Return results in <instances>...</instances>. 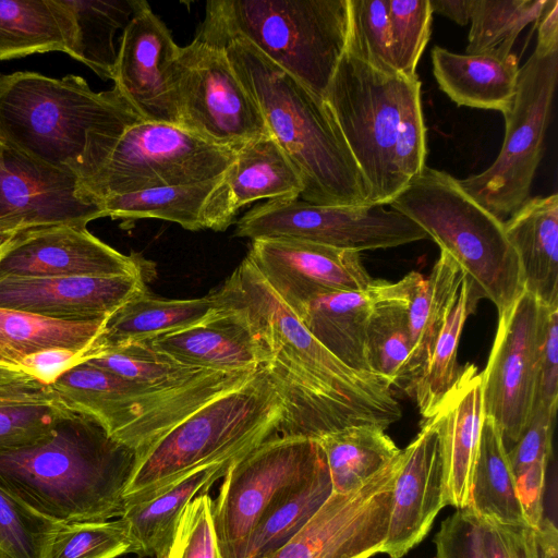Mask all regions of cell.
<instances>
[{"mask_svg":"<svg viewBox=\"0 0 558 558\" xmlns=\"http://www.w3.org/2000/svg\"><path fill=\"white\" fill-rule=\"evenodd\" d=\"M213 292L220 304L242 314L262 350L260 367L282 401L281 436L317 441L354 425L386 429L401 417L391 387L326 349L247 256Z\"/></svg>","mask_w":558,"mask_h":558,"instance_id":"cell-1","label":"cell"},{"mask_svg":"<svg viewBox=\"0 0 558 558\" xmlns=\"http://www.w3.org/2000/svg\"><path fill=\"white\" fill-rule=\"evenodd\" d=\"M140 121L114 87L95 92L74 74H0V144L33 163L75 175L80 186Z\"/></svg>","mask_w":558,"mask_h":558,"instance_id":"cell-2","label":"cell"},{"mask_svg":"<svg viewBox=\"0 0 558 558\" xmlns=\"http://www.w3.org/2000/svg\"><path fill=\"white\" fill-rule=\"evenodd\" d=\"M137 452L65 410L36 444L0 453V486L58 523L121 517Z\"/></svg>","mask_w":558,"mask_h":558,"instance_id":"cell-3","label":"cell"},{"mask_svg":"<svg viewBox=\"0 0 558 558\" xmlns=\"http://www.w3.org/2000/svg\"><path fill=\"white\" fill-rule=\"evenodd\" d=\"M324 100L366 183L367 205H389L426 167L418 76L378 71L344 50Z\"/></svg>","mask_w":558,"mask_h":558,"instance_id":"cell-4","label":"cell"},{"mask_svg":"<svg viewBox=\"0 0 558 558\" xmlns=\"http://www.w3.org/2000/svg\"><path fill=\"white\" fill-rule=\"evenodd\" d=\"M196 37L219 45L257 104L270 135L299 171L301 198L317 205H367V186L325 100L242 38Z\"/></svg>","mask_w":558,"mask_h":558,"instance_id":"cell-5","label":"cell"},{"mask_svg":"<svg viewBox=\"0 0 558 558\" xmlns=\"http://www.w3.org/2000/svg\"><path fill=\"white\" fill-rule=\"evenodd\" d=\"M389 206L418 225L458 264L473 311L487 299L500 314L524 291L520 260L504 221L448 172L426 166Z\"/></svg>","mask_w":558,"mask_h":558,"instance_id":"cell-6","label":"cell"},{"mask_svg":"<svg viewBox=\"0 0 558 558\" xmlns=\"http://www.w3.org/2000/svg\"><path fill=\"white\" fill-rule=\"evenodd\" d=\"M348 27V0H211L197 32L248 41L324 99Z\"/></svg>","mask_w":558,"mask_h":558,"instance_id":"cell-7","label":"cell"},{"mask_svg":"<svg viewBox=\"0 0 558 558\" xmlns=\"http://www.w3.org/2000/svg\"><path fill=\"white\" fill-rule=\"evenodd\" d=\"M282 401L259 367L207 402L138 456L124 499L142 497L214 462L246 454L277 435Z\"/></svg>","mask_w":558,"mask_h":558,"instance_id":"cell-8","label":"cell"},{"mask_svg":"<svg viewBox=\"0 0 558 558\" xmlns=\"http://www.w3.org/2000/svg\"><path fill=\"white\" fill-rule=\"evenodd\" d=\"M255 372H211L185 387L154 390L80 362L48 385L68 410L99 422L140 456L213 399L244 385Z\"/></svg>","mask_w":558,"mask_h":558,"instance_id":"cell-9","label":"cell"},{"mask_svg":"<svg viewBox=\"0 0 558 558\" xmlns=\"http://www.w3.org/2000/svg\"><path fill=\"white\" fill-rule=\"evenodd\" d=\"M558 78V40L536 39L519 69L515 95L505 117V137L495 161L459 180L464 191L499 220H507L531 196L543 156Z\"/></svg>","mask_w":558,"mask_h":558,"instance_id":"cell-10","label":"cell"},{"mask_svg":"<svg viewBox=\"0 0 558 558\" xmlns=\"http://www.w3.org/2000/svg\"><path fill=\"white\" fill-rule=\"evenodd\" d=\"M238 149L218 146L175 125L140 121L122 134L101 168L83 185L90 201L219 178Z\"/></svg>","mask_w":558,"mask_h":558,"instance_id":"cell-11","label":"cell"},{"mask_svg":"<svg viewBox=\"0 0 558 558\" xmlns=\"http://www.w3.org/2000/svg\"><path fill=\"white\" fill-rule=\"evenodd\" d=\"M234 235L300 240L357 253L428 238L413 220L383 205L325 206L301 197L268 199L253 207L236 222Z\"/></svg>","mask_w":558,"mask_h":558,"instance_id":"cell-12","label":"cell"},{"mask_svg":"<svg viewBox=\"0 0 558 558\" xmlns=\"http://www.w3.org/2000/svg\"><path fill=\"white\" fill-rule=\"evenodd\" d=\"M324 463L316 440L281 435L263 441L235 460L213 501L214 525L222 558H241L254 525L268 506Z\"/></svg>","mask_w":558,"mask_h":558,"instance_id":"cell-13","label":"cell"},{"mask_svg":"<svg viewBox=\"0 0 558 558\" xmlns=\"http://www.w3.org/2000/svg\"><path fill=\"white\" fill-rule=\"evenodd\" d=\"M177 96L179 128L206 142L239 149L270 135L257 104L219 45L195 36L180 48Z\"/></svg>","mask_w":558,"mask_h":558,"instance_id":"cell-14","label":"cell"},{"mask_svg":"<svg viewBox=\"0 0 558 558\" xmlns=\"http://www.w3.org/2000/svg\"><path fill=\"white\" fill-rule=\"evenodd\" d=\"M549 307L523 291L499 314L482 372L484 413L499 427L507 451L519 440L536 408L539 353Z\"/></svg>","mask_w":558,"mask_h":558,"instance_id":"cell-15","label":"cell"},{"mask_svg":"<svg viewBox=\"0 0 558 558\" xmlns=\"http://www.w3.org/2000/svg\"><path fill=\"white\" fill-rule=\"evenodd\" d=\"M400 465L396 458L353 490L332 492L293 537L260 558H371L381 553Z\"/></svg>","mask_w":558,"mask_h":558,"instance_id":"cell-16","label":"cell"},{"mask_svg":"<svg viewBox=\"0 0 558 558\" xmlns=\"http://www.w3.org/2000/svg\"><path fill=\"white\" fill-rule=\"evenodd\" d=\"M180 48L150 5L136 0L135 11L120 39L112 81L143 121L179 126Z\"/></svg>","mask_w":558,"mask_h":558,"instance_id":"cell-17","label":"cell"},{"mask_svg":"<svg viewBox=\"0 0 558 558\" xmlns=\"http://www.w3.org/2000/svg\"><path fill=\"white\" fill-rule=\"evenodd\" d=\"M247 257L296 316L315 296L361 290L375 280L363 265L360 253L313 242L254 240Z\"/></svg>","mask_w":558,"mask_h":558,"instance_id":"cell-18","label":"cell"},{"mask_svg":"<svg viewBox=\"0 0 558 558\" xmlns=\"http://www.w3.org/2000/svg\"><path fill=\"white\" fill-rule=\"evenodd\" d=\"M98 218H104L101 206L82 193L75 175L5 150L0 167V231L86 227Z\"/></svg>","mask_w":558,"mask_h":558,"instance_id":"cell-19","label":"cell"},{"mask_svg":"<svg viewBox=\"0 0 558 558\" xmlns=\"http://www.w3.org/2000/svg\"><path fill=\"white\" fill-rule=\"evenodd\" d=\"M447 506L437 417L423 420L415 438L402 449L395 480L387 538L383 554L403 558L430 531Z\"/></svg>","mask_w":558,"mask_h":558,"instance_id":"cell-20","label":"cell"},{"mask_svg":"<svg viewBox=\"0 0 558 558\" xmlns=\"http://www.w3.org/2000/svg\"><path fill=\"white\" fill-rule=\"evenodd\" d=\"M143 270L137 256L122 254L86 227L71 225L21 232L0 262V276L105 277Z\"/></svg>","mask_w":558,"mask_h":558,"instance_id":"cell-21","label":"cell"},{"mask_svg":"<svg viewBox=\"0 0 558 558\" xmlns=\"http://www.w3.org/2000/svg\"><path fill=\"white\" fill-rule=\"evenodd\" d=\"M145 274L105 277L0 276V307L63 322L106 319L146 290Z\"/></svg>","mask_w":558,"mask_h":558,"instance_id":"cell-22","label":"cell"},{"mask_svg":"<svg viewBox=\"0 0 558 558\" xmlns=\"http://www.w3.org/2000/svg\"><path fill=\"white\" fill-rule=\"evenodd\" d=\"M424 277L411 271L390 282L374 280L361 290L322 294L310 300L298 318L336 357L353 369L371 373L366 328L373 312L386 304H407Z\"/></svg>","mask_w":558,"mask_h":558,"instance_id":"cell-23","label":"cell"},{"mask_svg":"<svg viewBox=\"0 0 558 558\" xmlns=\"http://www.w3.org/2000/svg\"><path fill=\"white\" fill-rule=\"evenodd\" d=\"M302 178L271 135L253 140L236 151L203 208V227L226 231L240 209L255 201L300 197Z\"/></svg>","mask_w":558,"mask_h":558,"instance_id":"cell-24","label":"cell"},{"mask_svg":"<svg viewBox=\"0 0 558 558\" xmlns=\"http://www.w3.org/2000/svg\"><path fill=\"white\" fill-rule=\"evenodd\" d=\"M442 457L447 506H468L473 469L485 418L482 373L475 365L460 367L456 383L436 413Z\"/></svg>","mask_w":558,"mask_h":558,"instance_id":"cell-25","label":"cell"},{"mask_svg":"<svg viewBox=\"0 0 558 558\" xmlns=\"http://www.w3.org/2000/svg\"><path fill=\"white\" fill-rule=\"evenodd\" d=\"M220 305V311L201 324L143 341L195 368L223 373L257 371L263 353L245 318Z\"/></svg>","mask_w":558,"mask_h":558,"instance_id":"cell-26","label":"cell"},{"mask_svg":"<svg viewBox=\"0 0 558 558\" xmlns=\"http://www.w3.org/2000/svg\"><path fill=\"white\" fill-rule=\"evenodd\" d=\"M430 57L439 88L458 106L502 114L511 108L520 69L514 53L499 48L456 53L436 46Z\"/></svg>","mask_w":558,"mask_h":558,"instance_id":"cell-27","label":"cell"},{"mask_svg":"<svg viewBox=\"0 0 558 558\" xmlns=\"http://www.w3.org/2000/svg\"><path fill=\"white\" fill-rule=\"evenodd\" d=\"M241 457L199 466L162 488L124 499L120 518L129 527L133 553L140 557L161 556L171 544L187 504L197 495L206 494Z\"/></svg>","mask_w":558,"mask_h":558,"instance_id":"cell-28","label":"cell"},{"mask_svg":"<svg viewBox=\"0 0 558 558\" xmlns=\"http://www.w3.org/2000/svg\"><path fill=\"white\" fill-rule=\"evenodd\" d=\"M517 251L524 291L558 305V195L530 197L504 221Z\"/></svg>","mask_w":558,"mask_h":558,"instance_id":"cell-29","label":"cell"},{"mask_svg":"<svg viewBox=\"0 0 558 558\" xmlns=\"http://www.w3.org/2000/svg\"><path fill=\"white\" fill-rule=\"evenodd\" d=\"M220 308L213 291L203 298L177 300L155 296L146 289L129 299L106 318L102 330L88 353L201 324Z\"/></svg>","mask_w":558,"mask_h":558,"instance_id":"cell-30","label":"cell"},{"mask_svg":"<svg viewBox=\"0 0 558 558\" xmlns=\"http://www.w3.org/2000/svg\"><path fill=\"white\" fill-rule=\"evenodd\" d=\"M70 0H0V61L60 51L75 59Z\"/></svg>","mask_w":558,"mask_h":558,"instance_id":"cell-31","label":"cell"},{"mask_svg":"<svg viewBox=\"0 0 558 558\" xmlns=\"http://www.w3.org/2000/svg\"><path fill=\"white\" fill-rule=\"evenodd\" d=\"M476 520L502 525H527L502 435L485 416L465 509Z\"/></svg>","mask_w":558,"mask_h":558,"instance_id":"cell-32","label":"cell"},{"mask_svg":"<svg viewBox=\"0 0 558 558\" xmlns=\"http://www.w3.org/2000/svg\"><path fill=\"white\" fill-rule=\"evenodd\" d=\"M105 320L63 322L0 307V365L20 368L24 357L50 348L71 349L86 355Z\"/></svg>","mask_w":558,"mask_h":558,"instance_id":"cell-33","label":"cell"},{"mask_svg":"<svg viewBox=\"0 0 558 558\" xmlns=\"http://www.w3.org/2000/svg\"><path fill=\"white\" fill-rule=\"evenodd\" d=\"M332 492L348 493L374 476L401 452L378 425L349 426L317 440Z\"/></svg>","mask_w":558,"mask_h":558,"instance_id":"cell-34","label":"cell"},{"mask_svg":"<svg viewBox=\"0 0 558 558\" xmlns=\"http://www.w3.org/2000/svg\"><path fill=\"white\" fill-rule=\"evenodd\" d=\"M332 493L326 462L311 476L282 492L254 525L241 558H260L286 544Z\"/></svg>","mask_w":558,"mask_h":558,"instance_id":"cell-35","label":"cell"},{"mask_svg":"<svg viewBox=\"0 0 558 558\" xmlns=\"http://www.w3.org/2000/svg\"><path fill=\"white\" fill-rule=\"evenodd\" d=\"M464 275L445 252L423 278L408 305V324L412 340L410 363L412 387L421 367L429 356L435 340L458 298Z\"/></svg>","mask_w":558,"mask_h":558,"instance_id":"cell-36","label":"cell"},{"mask_svg":"<svg viewBox=\"0 0 558 558\" xmlns=\"http://www.w3.org/2000/svg\"><path fill=\"white\" fill-rule=\"evenodd\" d=\"M219 178L196 184L163 186L136 193L117 195L102 201L104 217L125 223L138 219H161L180 225L190 231L203 227V208Z\"/></svg>","mask_w":558,"mask_h":558,"instance_id":"cell-37","label":"cell"},{"mask_svg":"<svg viewBox=\"0 0 558 558\" xmlns=\"http://www.w3.org/2000/svg\"><path fill=\"white\" fill-rule=\"evenodd\" d=\"M65 410L48 386L36 379L0 388V453L36 444Z\"/></svg>","mask_w":558,"mask_h":558,"instance_id":"cell-38","label":"cell"},{"mask_svg":"<svg viewBox=\"0 0 558 558\" xmlns=\"http://www.w3.org/2000/svg\"><path fill=\"white\" fill-rule=\"evenodd\" d=\"M82 362L154 390L182 388L214 372L181 364L144 341L94 351Z\"/></svg>","mask_w":558,"mask_h":558,"instance_id":"cell-39","label":"cell"},{"mask_svg":"<svg viewBox=\"0 0 558 558\" xmlns=\"http://www.w3.org/2000/svg\"><path fill=\"white\" fill-rule=\"evenodd\" d=\"M76 21L75 60L102 80H112L118 51L114 35L126 26L136 0H70Z\"/></svg>","mask_w":558,"mask_h":558,"instance_id":"cell-40","label":"cell"},{"mask_svg":"<svg viewBox=\"0 0 558 558\" xmlns=\"http://www.w3.org/2000/svg\"><path fill=\"white\" fill-rule=\"evenodd\" d=\"M473 312L469 302L468 286L463 279L456 303L411 387L423 420L436 413L458 378L459 340L464 323Z\"/></svg>","mask_w":558,"mask_h":558,"instance_id":"cell-41","label":"cell"},{"mask_svg":"<svg viewBox=\"0 0 558 558\" xmlns=\"http://www.w3.org/2000/svg\"><path fill=\"white\" fill-rule=\"evenodd\" d=\"M366 355L371 372L390 387L411 384L412 340L408 305L391 303L376 308L366 328Z\"/></svg>","mask_w":558,"mask_h":558,"instance_id":"cell-42","label":"cell"},{"mask_svg":"<svg viewBox=\"0 0 558 558\" xmlns=\"http://www.w3.org/2000/svg\"><path fill=\"white\" fill-rule=\"evenodd\" d=\"M547 0H473L466 53L512 52L520 32L537 21Z\"/></svg>","mask_w":558,"mask_h":558,"instance_id":"cell-43","label":"cell"},{"mask_svg":"<svg viewBox=\"0 0 558 558\" xmlns=\"http://www.w3.org/2000/svg\"><path fill=\"white\" fill-rule=\"evenodd\" d=\"M61 524L0 486V550L9 558H46Z\"/></svg>","mask_w":558,"mask_h":558,"instance_id":"cell-44","label":"cell"},{"mask_svg":"<svg viewBox=\"0 0 558 558\" xmlns=\"http://www.w3.org/2000/svg\"><path fill=\"white\" fill-rule=\"evenodd\" d=\"M133 553L126 523L118 520L63 523L46 558H117Z\"/></svg>","mask_w":558,"mask_h":558,"instance_id":"cell-45","label":"cell"},{"mask_svg":"<svg viewBox=\"0 0 558 558\" xmlns=\"http://www.w3.org/2000/svg\"><path fill=\"white\" fill-rule=\"evenodd\" d=\"M349 27L345 51L385 73L395 65L387 0H348Z\"/></svg>","mask_w":558,"mask_h":558,"instance_id":"cell-46","label":"cell"},{"mask_svg":"<svg viewBox=\"0 0 558 558\" xmlns=\"http://www.w3.org/2000/svg\"><path fill=\"white\" fill-rule=\"evenodd\" d=\"M391 52L397 70L414 76L418 60L429 40V0H387Z\"/></svg>","mask_w":558,"mask_h":558,"instance_id":"cell-47","label":"cell"},{"mask_svg":"<svg viewBox=\"0 0 558 558\" xmlns=\"http://www.w3.org/2000/svg\"><path fill=\"white\" fill-rule=\"evenodd\" d=\"M157 558H222L213 519V499L197 495L184 508L173 539Z\"/></svg>","mask_w":558,"mask_h":558,"instance_id":"cell-48","label":"cell"},{"mask_svg":"<svg viewBox=\"0 0 558 558\" xmlns=\"http://www.w3.org/2000/svg\"><path fill=\"white\" fill-rule=\"evenodd\" d=\"M476 523L485 558H537L535 529L481 520Z\"/></svg>","mask_w":558,"mask_h":558,"instance_id":"cell-49","label":"cell"},{"mask_svg":"<svg viewBox=\"0 0 558 558\" xmlns=\"http://www.w3.org/2000/svg\"><path fill=\"white\" fill-rule=\"evenodd\" d=\"M434 544V558H485L476 520L465 510H457L441 522Z\"/></svg>","mask_w":558,"mask_h":558,"instance_id":"cell-50","label":"cell"},{"mask_svg":"<svg viewBox=\"0 0 558 558\" xmlns=\"http://www.w3.org/2000/svg\"><path fill=\"white\" fill-rule=\"evenodd\" d=\"M555 418L556 414L536 405L527 427L507 451L514 475L536 461H550Z\"/></svg>","mask_w":558,"mask_h":558,"instance_id":"cell-51","label":"cell"},{"mask_svg":"<svg viewBox=\"0 0 558 558\" xmlns=\"http://www.w3.org/2000/svg\"><path fill=\"white\" fill-rule=\"evenodd\" d=\"M558 404V305L548 308L538 363L537 403L556 414Z\"/></svg>","mask_w":558,"mask_h":558,"instance_id":"cell-52","label":"cell"},{"mask_svg":"<svg viewBox=\"0 0 558 558\" xmlns=\"http://www.w3.org/2000/svg\"><path fill=\"white\" fill-rule=\"evenodd\" d=\"M549 461H536L514 475L517 492L527 526L538 529L544 517V493Z\"/></svg>","mask_w":558,"mask_h":558,"instance_id":"cell-53","label":"cell"},{"mask_svg":"<svg viewBox=\"0 0 558 558\" xmlns=\"http://www.w3.org/2000/svg\"><path fill=\"white\" fill-rule=\"evenodd\" d=\"M84 357V352L50 348L24 357L20 363V368L48 386L64 372L82 362Z\"/></svg>","mask_w":558,"mask_h":558,"instance_id":"cell-54","label":"cell"},{"mask_svg":"<svg viewBox=\"0 0 558 558\" xmlns=\"http://www.w3.org/2000/svg\"><path fill=\"white\" fill-rule=\"evenodd\" d=\"M473 0H429L432 11H436L461 26L471 17Z\"/></svg>","mask_w":558,"mask_h":558,"instance_id":"cell-55","label":"cell"},{"mask_svg":"<svg viewBox=\"0 0 558 558\" xmlns=\"http://www.w3.org/2000/svg\"><path fill=\"white\" fill-rule=\"evenodd\" d=\"M535 535L538 558H558V531L550 519H544Z\"/></svg>","mask_w":558,"mask_h":558,"instance_id":"cell-56","label":"cell"},{"mask_svg":"<svg viewBox=\"0 0 558 558\" xmlns=\"http://www.w3.org/2000/svg\"><path fill=\"white\" fill-rule=\"evenodd\" d=\"M31 379L35 378L20 368L0 365V388Z\"/></svg>","mask_w":558,"mask_h":558,"instance_id":"cell-57","label":"cell"},{"mask_svg":"<svg viewBox=\"0 0 558 558\" xmlns=\"http://www.w3.org/2000/svg\"><path fill=\"white\" fill-rule=\"evenodd\" d=\"M21 232H4L0 231V262L4 257V255L9 252V250L13 246L16 241L17 235Z\"/></svg>","mask_w":558,"mask_h":558,"instance_id":"cell-58","label":"cell"},{"mask_svg":"<svg viewBox=\"0 0 558 558\" xmlns=\"http://www.w3.org/2000/svg\"><path fill=\"white\" fill-rule=\"evenodd\" d=\"M4 154H5V149L4 147L0 144V167L2 166L3 161H4Z\"/></svg>","mask_w":558,"mask_h":558,"instance_id":"cell-59","label":"cell"},{"mask_svg":"<svg viewBox=\"0 0 558 558\" xmlns=\"http://www.w3.org/2000/svg\"><path fill=\"white\" fill-rule=\"evenodd\" d=\"M0 558H9L2 550H0Z\"/></svg>","mask_w":558,"mask_h":558,"instance_id":"cell-60","label":"cell"}]
</instances>
